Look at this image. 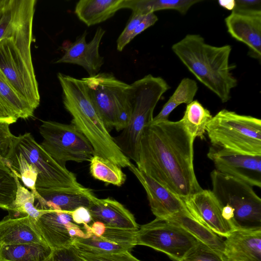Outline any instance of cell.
Here are the masks:
<instances>
[{
  "label": "cell",
  "mask_w": 261,
  "mask_h": 261,
  "mask_svg": "<svg viewBox=\"0 0 261 261\" xmlns=\"http://www.w3.org/2000/svg\"><path fill=\"white\" fill-rule=\"evenodd\" d=\"M14 13L13 0H7L2 18L0 21V39L5 36L13 18Z\"/></svg>",
  "instance_id": "38"
},
{
  "label": "cell",
  "mask_w": 261,
  "mask_h": 261,
  "mask_svg": "<svg viewBox=\"0 0 261 261\" xmlns=\"http://www.w3.org/2000/svg\"><path fill=\"white\" fill-rule=\"evenodd\" d=\"M124 0H80L74 13L88 27L103 22L123 9Z\"/></svg>",
  "instance_id": "23"
},
{
  "label": "cell",
  "mask_w": 261,
  "mask_h": 261,
  "mask_svg": "<svg viewBox=\"0 0 261 261\" xmlns=\"http://www.w3.org/2000/svg\"><path fill=\"white\" fill-rule=\"evenodd\" d=\"M73 221L79 225H89L91 222L93 223L90 213L88 208L81 206L75 210L70 212Z\"/></svg>",
  "instance_id": "40"
},
{
  "label": "cell",
  "mask_w": 261,
  "mask_h": 261,
  "mask_svg": "<svg viewBox=\"0 0 261 261\" xmlns=\"http://www.w3.org/2000/svg\"><path fill=\"white\" fill-rule=\"evenodd\" d=\"M212 117L210 112L195 100L187 105L180 120L194 139L197 137L203 139L206 133V125Z\"/></svg>",
  "instance_id": "30"
},
{
  "label": "cell",
  "mask_w": 261,
  "mask_h": 261,
  "mask_svg": "<svg viewBox=\"0 0 261 261\" xmlns=\"http://www.w3.org/2000/svg\"><path fill=\"white\" fill-rule=\"evenodd\" d=\"M82 79L108 130L125 128L132 113L130 85L106 72Z\"/></svg>",
  "instance_id": "7"
},
{
  "label": "cell",
  "mask_w": 261,
  "mask_h": 261,
  "mask_svg": "<svg viewBox=\"0 0 261 261\" xmlns=\"http://www.w3.org/2000/svg\"><path fill=\"white\" fill-rule=\"evenodd\" d=\"M39 129L43 138L41 146L62 166L69 161L89 162L94 154L90 142L72 123L42 121Z\"/></svg>",
  "instance_id": "10"
},
{
  "label": "cell",
  "mask_w": 261,
  "mask_h": 261,
  "mask_svg": "<svg viewBox=\"0 0 261 261\" xmlns=\"http://www.w3.org/2000/svg\"><path fill=\"white\" fill-rule=\"evenodd\" d=\"M207 155L217 171L260 188L261 155L242 154L212 146Z\"/></svg>",
  "instance_id": "13"
},
{
  "label": "cell",
  "mask_w": 261,
  "mask_h": 261,
  "mask_svg": "<svg viewBox=\"0 0 261 261\" xmlns=\"http://www.w3.org/2000/svg\"><path fill=\"white\" fill-rule=\"evenodd\" d=\"M200 0H124L123 9L133 13L146 15L162 10H174L185 14L189 9Z\"/></svg>",
  "instance_id": "26"
},
{
  "label": "cell",
  "mask_w": 261,
  "mask_h": 261,
  "mask_svg": "<svg viewBox=\"0 0 261 261\" xmlns=\"http://www.w3.org/2000/svg\"><path fill=\"white\" fill-rule=\"evenodd\" d=\"M224 244L226 261H261V229H235Z\"/></svg>",
  "instance_id": "20"
},
{
  "label": "cell",
  "mask_w": 261,
  "mask_h": 261,
  "mask_svg": "<svg viewBox=\"0 0 261 261\" xmlns=\"http://www.w3.org/2000/svg\"><path fill=\"white\" fill-rule=\"evenodd\" d=\"M17 191L15 175L4 159L0 156V208L7 210L14 201Z\"/></svg>",
  "instance_id": "31"
},
{
  "label": "cell",
  "mask_w": 261,
  "mask_h": 261,
  "mask_svg": "<svg viewBox=\"0 0 261 261\" xmlns=\"http://www.w3.org/2000/svg\"><path fill=\"white\" fill-rule=\"evenodd\" d=\"M0 101L9 114L17 120L33 116L34 110L20 97L1 70Z\"/></svg>",
  "instance_id": "28"
},
{
  "label": "cell",
  "mask_w": 261,
  "mask_h": 261,
  "mask_svg": "<svg viewBox=\"0 0 261 261\" xmlns=\"http://www.w3.org/2000/svg\"><path fill=\"white\" fill-rule=\"evenodd\" d=\"M179 105L169 98L163 106L160 112L154 117L149 124H154L168 120L170 113Z\"/></svg>",
  "instance_id": "41"
},
{
  "label": "cell",
  "mask_w": 261,
  "mask_h": 261,
  "mask_svg": "<svg viewBox=\"0 0 261 261\" xmlns=\"http://www.w3.org/2000/svg\"><path fill=\"white\" fill-rule=\"evenodd\" d=\"M45 261H53L52 254L50 256H49L47 259H46Z\"/></svg>",
  "instance_id": "48"
},
{
  "label": "cell",
  "mask_w": 261,
  "mask_h": 261,
  "mask_svg": "<svg viewBox=\"0 0 261 261\" xmlns=\"http://www.w3.org/2000/svg\"><path fill=\"white\" fill-rule=\"evenodd\" d=\"M70 212L48 210L35 221L42 239L52 250L70 247L76 239L93 234L90 225L75 223Z\"/></svg>",
  "instance_id": "12"
},
{
  "label": "cell",
  "mask_w": 261,
  "mask_h": 261,
  "mask_svg": "<svg viewBox=\"0 0 261 261\" xmlns=\"http://www.w3.org/2000/svg\"><path fill=\"white\" fill-rule=\"evenodd\" d=\"M25 243L46 244L34 221L29 216L9 215L0 221V246Z\"/></svg>",
  "instance_id": "22"
},
{
  "label": "cell",
  "mask_w": 261,
  "mask_h": 261,
  "mask_svg": "<svg viewBox=\"0 0 261 261\" xmlns=\"http://www.w3.org/2000/svg\"><path fill=\"white\" fill-rule=\"evenodd\" d=\"M145 15L132 13V15L126 27L117 40V49L121 51L134 38V31Z\"/></svg>",
  "instance_id": "34"
},
{
  "label": "cell",
  "mask_w": 261,
  "mask_h": 261,
  "mask_svg": "<svg viewBox=\"0 0 261 261\" xmlns=\"http://www.w3.org/2000/svg\"><path fill=\"white\" fill-rule=\"evenodd\" d=\"M36 0H14L12 22L0 39V70L34 111L40 96L31 56Z\"/></svg>",
  "instance_id": "2"
},
{
  "label": "cell",
  "mask_w": 261,
  "mask_h": 261,
  "mask_svg": "<svg viewBox=\"0 0 261 261\" xmlns=\"http://www.w3.org/2000/svg\"><path fill=\"white\" fill-rule=\"evenodd\" d=\"M222 214L226 220L231 223L234 216V211L230 206L225 205L222 206Z\"/></svg>",
  "instance_id": "45"
},
{
  "label": "cell",
  "mask_w": 261,
  "mask_h": 261,
  "mask_svg": "<svg viewBox=\"0 0 261 261\" xmlns=\"http://www.w3.org/2000/svg\"><path fill=\"white\" fill-rule=\"evenodd\" d=\"M17 119L12 117L0 101V122L10 124L15 123Z\"/></svg>",
  "instance_id": "43"
},
{
  "label": "cell",
  "mask_w": 261,
  "mask_h": 261,
  "mask_svg": "<svg viewBox=\"0 0 261 261\" xmlns=\"http://www.w3.org/2000/svg\"><path fill=\"white\" fill-rule=\"evenodd\" d=\"M129 170L146 191L151 212L156 218L166 220L179 213L190 214L182 198L140 171L135 165Z\"/></svg>",
  "instance_id": "16"
},
{
  "label": "cell",
  "mask_w": 261,
  "mask_h": 261,
  "mask_svg": "<svg viewBox=\"0 0 261 261\" xmlns=\"http://www.w3.org/2000/svg\"><path fill=\"white\" fill-rule=\"evenodd\" d=\"M53 250L46 244L25 243L0 246V261H45Z\"/></svg>",
  "instance_id": "25"
},
{
  "label": "cell",
  "mask_w": 261,
  "mask_h": 261,
  "mask_svg": "<svg viewBox=\"0 0 261 261\" xmlns=\"http://www.w3.org/2000/svg\"><path fill=\"white\" fill-rule=\"evenodd\" d=\"M232 11L237 12H254L261 11L260 0H237Z\"/></svg>",
  "instance_id": "39"
},
{
  "label": "cell",
  "mask_w": 261,
  "mask_h": 261,
  "mask_svg": "<svg viewBox=\"0 0 261 261\" xmlns=\"http://www.w3.org/2000/svg\"><path fill=\"white\" fill-rule=\"evenodd\" d=\"M137 244L161 251L171 259L180 260L198 242L181 227L155 218L137 231Z\"/></svg>",
  "instance_id": "11"
},
{
  "label": "cell",
  "mask_w": 261,
  "mask_h": 261,
  "mask_svg": "<svg viewBox=\"0 0 261 261\" xmlns=\"http://www.w3.org/2000/svg\"><path fill=\"white\" fill-rule=\"evenodd\" d=\"M10 124L0 122V156L4 159L8 154L15 136L10 131Z\"/></svg>",
  "instance_id": "36"
},
{
  "label": "cell",
  "mask_w": 261,
  "mask_h": 261,
  "mask_svg": "<svg viewBox=\"0 0 261 261\" xmlns=\"http://www.w3.org/2000/svg\"><path fill=\"white\" fill-rule=\"evenodd\" d=\"M90 226L93 234L96 236L101 235L106 228V226L103 223L98 221L93 222Z\"/></svg>",
  "instance_id": "44"
},
{
  "label": "cell",
  "mask_w": 261,
  "mask_h": 261,
  "mask_svg": "<svg viewBox=\"0 0 261 261\" xmlns=\"http://www.w3.org/2000/svg\"><path fill=\"white\" fill-rule=\"evenodd\" d=\"M105 34L98 27L91 40L86 42L87 34L85 31L66 49L63 56L56 63H70L83 67L92 76L97 74L104 64V58L100 56L99 48L101 40Z\"/></svg>",
  "instance_id": "17"
},
{
  "label": "cell",
  "mask_w": 261,
  "mask_h": 261,
  "mask_svg": "<svg viewBox=\"0 0 261 261\" xmlns=\"http://www.w3.org/2000/svg\"><path fill=\"white\" fill-rule=\"evenodd\" d=\"M170 88L161 77L149 74L130 84L132 113L126 127L114 138L123 153L136 163L144 127L152 120L154 110L162 95Z\"/></svg>",
  "instance_id": "5"
},
{
  "label": "cell",
  "mask_w": 261,
  "mask_h": 261,
  "mask_svg": "<svg viewBox=\"0 0 261 261\" xmlns=\"http://www.w3.org/2000/svg\"><path fill=\"white\" fill-rule=\"evenodd\" d=\"M218 3L222 7L229 10H233L235 6V1H219Z\"/></svg>",
  "instance_id": "46"
},
{
  "label": "cell",
  "mask_w": 261,
  "mask_h": 261,
  "mask_svg": "<svg viewBox=\"0 0 261 261\" xmlns=\"http://www.w3.org/2000/svg\"><path fill=\"white\" fill-rule=\"evenodd\" d=\"M79 254L82 261H141L133 256L129 251L105 255Z\"/></svg>",
  "instance_id": "35"
},
{
  "label": "cell",
  "mask_w": 261,
  "mask_h": 261,
  "mask_svg": "<svg viewBox=\"0 0 261 261\" xmlns=\"http://www.w3.org/2000/svg\"><path fill=\"white\" fill-rule=\"evenodd\" d=\"M182 199L191 216L219 236L226 238L235 230L222 216V206L211 190L203 189Z\"/></svg>",
  "instance_id": "15"
},
{
  "label": "cell",
  "mask_w": 261,
  "mask_h": 261,
  "mask_svg": "<svg viewBox=\"0 0 261 261\" xmlns=\"http://www.w3.org/2000/svg\"><path fill=\"white\" fill-rule=\"evenodd\" d=\"M88 210L93 222H101L106 227L124 229H139L133 214L122 204L113 198H98L94 195L91 198Z\"/></svg>",
  "instance_id": "19"
},
{
  "label": "cell",
  "mask_w": 261,
  "mask_h": 261,
  "mask_svg": "<svg viewBox=\"0 0 261 261\" xmlns=\"http://www.w3.org/2000/svg\"><path fill=\"white\" fill-rule=\"evenodd\" d=\"M179 261H226L224 256L198 241Z\"/></svg>",
  "instance_id": "32"
},
{
  "label": "cell",
  "mask_w": 261,
  "mask_h": 261,
  "mask_svg": "<svg viewBox=\"0 0 261 261\" xmlns=\"http://www.w3.org/2000/svg\"><path fill=\"white\" fill-rule=\"evenodd\" d=\"M52 257L53 261H82L72 246L53 250Z\"/></svg>",
  "instance_id": "37"
},
{
  "label": "cell",
  "mask_w": 261,
  "mask_h": 261,
  "mask_svg": "<svg viewBox=\"0 0 261 261\" xmlns=\"http://www.w3.org/2000/svg\"><path fill=\"white\" fill-rule=\"evenodd\" d=\"M172 50L196 78L215 94L222 102L231 97L238 81L229 63L230 45L216 46L206 43L199 34H188L172 46Z\"/></svg>",
  "instance_id": "3"
},
{
  "label": "cell",
  "mask_w": 261,
  "mask_h": 261,
  "mask_svg": "<svg viewBox=\"0 0 261 261\" xmlns=\"http://www.w3.org/2000/svg\"><path fill=\"white\" fill-rule=\"evenodd\" d=\"M158 18L154 13H150L144 15L141 21L136 28L133 34V38L146 29L154 24Z\"/></svg>",
  "instance_id": "42"
},
{
  "label": "cell",
  "mask_w": 261,
  "mask_h": 261,
  "mask_svg": "<svg viewBox=\"0 0 261 261\" xmlns=\"http://www.w3.org/2000/svg\"><path fill=\"white\" fill-rule=\"evenodd\" d=\"M210 175L213 195L222 206L234 211V229H261V199L252 187L216 169Z\"/></svg>",
  "instance_id": "8"
},
{
  "label": "cell",
  "mask_w": 261,
  "mask_h": 261,
  "mask_svg": "<svg viewBox=\"0 0 261 261\" xmlns=\"http://www.w3.org/2000/svg\"><path fill=\"white\" fill-rule=\"evenodd\" d=\"M227 31L231 36L246 44L251 57L261 59V11L237 12L225 18Z\"/></svg>",
  "instance_id": "18"
},
{
  "label": "cell",
  "mask_w": 261,
  "mask_h": 261,
  "mask_svg": "<svg viewBox=\"0 0 261 261\" xmlns=\"http://www.w3.org/2000/svg\"><path fill=\"white\" fill-rule=\"evenodd\" d=\"M36 190L40 196L37 207L43 210L72 212L81 206L88 208L95 195L87 188L82 190L41 188Z\"/></svg>",
  "instance_id": "21"
},
{
  "label": "cell",
  "mask_w": 261,
  "mask_h": 261,
  "mask_svg": "<svg viewBox=\"0 0 261 261\" xmlns=\"http://www.w3.org/2000/svg\"><path fill=\"white\" fill-rule=\"evenodd\" d=\"M89 162L90 173L94 178L102 181L106 185L112 184L120 187L125 183L126 174L120 167L111 161L94 154Z\"/></svg>",
  "instance_id": "29"
},
{
  "label": "cell",
  "mask_w": 261,
  "mask_h": 261,
  "mask_svg": "<svg viewBox=\"0 0 261 261\" xmlns=\"http://www.w3.org/2000/svg\"><path fill=\"white\" fill-rule=\"evenodd\" d=\"M7 0H0V21L2 18L4 8L6 3Z\"/></svg>",
  "instance_id": "47"
},
{
  "label": "cell",
  "mask_w": 261,
  "mask_h": 261,
  "mask_svg": "<svg viewBox=\"0 0 261 261\" xmlns=\"http://www.w3.org/2000/svg\"><path fill=\"white\" fill-rule=\"evenodd\" d=\"M64 108L75 125L91 144L94 154L106 158L121 168L134 165L121 151L95 107L82 80L59 72Z\"/></svg>",
  "instance_id": "4"
},
{
  "label": "cell",
  "mask_w": 261,
  "mask_h": 261,
  "mask_svg": "<svg viewBox=\"0 0 261 261\" xmlns=\"http://www.w3.org/2000/svg\"><path fill=\"white\" fill-rule=\"evenodd\" d=\"M198 87L195 81L188 77L184 78L170 97L178 105L189 104L193 101Z\"/></svg>",
  "instance_id": "33"
},
{
  "label": "cell",
  "mask_w": 261,
  "mask_h": 261,
  "mask_svg": "<svg viewBox=\"0 0 261 261\" xmlns=\"http://www.w3.org/2000/svg\"><path fill=\"white\" fill-rule=\"evenodd\" d=\"M194 139L181 121L148 124L139 143L137 168L183 198L203 190L194 170Z\"/></svg>",
  "instance_id": "1"
},
{
  "label": "cell",
  "mask_w": 261,
  "mask_h": 261,
  "mask_svg": "<svg viewBox=\"0 0 261 261\" xmlns=\"http://www.w3.org/2000/svg\"><path fill=\"white\" fill-rule=\"evenodd\" d=\"M17 191L15 199L7 210L12 217L29 216L35 222L48 210L38 208L34 205L35 197L32 191L23 186L15 175Z\"/></svg>",
  "instance_id": "27"
},
{
  "label": "cell",
  "mask_w": 261,
  "mask_h": 261,
  "mask_svg": "<svg viewBox=\"0 0 261 261\" xmlns=\"http://www.w3.org/2000/svg\"><path fill=\"white\" fill-rule=\"evenodd\" d=\"M165 220L184 229L198 241L224 256L225 244L221 237L196 221L190 214L179 213Z\"/></svg>",
  "instance_id": "24"
},
{
  "label": "cell",
  "mask_w": 261,
  "mask_h": 261,
  "mask_svg": "<svg viewBox=\"0 0 261 261\" xmlns=\"http://www.w3.org/2000/svg\"><path fill=\"white\" fill-rule=\"evenodd\" d=\"M137 230L106 227L101 235L96 236L92 234L87 238H77L72 246L79 253L93 255L130 252L137 245Z\"/></svg>",
  "instance_id": "14"
},
{
  "label": "cell",
  "mask_w": 261,
  "mask_h": 261,
  "mask_svg": "<svg viewBox=\"0 0 261 261\" xmlns=\"http://www.w3.org/2000/svg\"><path fill=\"white\" fill-rule=\"evenodd\" d=\"M20 153L38 172L36 188L82 190L75 175L58 164L30 133L14 136L10 147Z\"/></svg>",
  "instance_id": "9"
},
{
  "label": "cell",
  "mask_w": 261,
  "mask_h": 261,
  "mask_svg": "<svg viewBox=\"0 0 261 261\" xmlns=\"http://www.w3.org/2000/svg\"><path fill=\"white\" fill-rule=\"evenodd\" d=\"M206 132L213 146L236 153L261 155V120L223 109L208 122Z\"/></svg>",
  "instance_id": "6"
}]
</instances>
